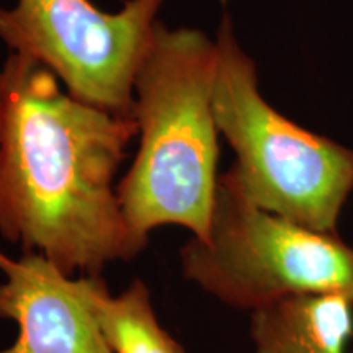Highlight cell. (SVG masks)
<instances>
[{
	"label": "cell",
	"mask_w": 353,
	"mask_h": 353,
	"mask_svg": "<svg viewBox=\"0 0 353 353\" xmlns=\"http://www.w3.org/2000/svg\"><path fill=\"white\" fill-rule=\"evenodd\" d=\"M0 234L72 276L130 262L148 239L113 187L134 118L83 103L51 69L10 52L2 68Z\"/></svg>",
	"instance_id": "obj_1"
},
{
	"label": "cell",
	"mask_w": 353,
	"mask_h": 353,
	"mask_svg": "<svg viewBox=\"0 0 353 353\" xmlns=\"http://www.w3.org/2000/svg\"><path fill=\"white\" fill-rule=\"evenodd\" d=\"M218 65L216 39L157 21L132 87L139 151L117 187L128 224L144 239L170 224L210 237L219 180Z\"/></svg>",
	"instance_id": "obj_2"
},
{
	"label": "cell",
	"mask_w": 353,
	"mask_h": 353,
	"mask_svg": "<svg viewBox=\"0 0 353 353\" xmlns=\"http://www.w3.org/2000/svg\"><path fill=\"white\" fill-rule=\"evenodd\" d=\"M216 43L214 120L237 156L226 174L259 208L312 231L339 234L353 192V151L304 130L263 99L255 63L237 43L228 13Z\"/></svg>",
	"instance_id": "obj_3"
},
{
	"label": "cell",
	"mask_w": 353,
	"mask_h": 353,
	"mask_svg": "<svg viewBox=\"0 0 353 353\" xmlns=\"http://www.w3.org/2000/svg\"><path fill=\"white\" fill-rule=\"evenodd\" d=\"M185 278L231 307L255 311L296 294L353 298V249L339 234L268 213L219 175L210 237L180 250Z\"/></svg>",
	"instance_id": "obj_4"
},
{
	"label": "cell",
	"mask_w": 353,
	"mask_h": 353,
	"mask_svg": "<svg viewBox=\"0 0 353 353\" xmlns=\"http://www.w3.org/2000/svg\"><path fill=\"white\" fill-rule=\"evenodd\" d=\"M164 0H128L108 13L90 0H17L0 6V39L46 65L83 103L132 118L134 77Z\"/></svg>",
	"instance_id": "obj_5"
},
{
	"label": "cell",
	"mask_w": 353,
	"mask_h": 353,
	"mask_svg": "<svg viewBox=\"0 0 353 353\" xmlns=\"http://www.w3.org/2000/svg\"><path fill=\"white\" fill-rule=\"evenodd\" d=\"M0 317L17 322L19 337L0 353H112L77 288L38 252L19 260L0 252Z\"/></svg>",
	"instance_id": "obj_6"
},
{
	"label": "cell",
	"mask_w": 353,
	"mask_h": 353,
	"mask_svg": "<svg viewBox=\"0 0 353 353\" xmlns=\"http://www.w3.org/2000/svg\"><path fill=\"white\" fill-rule=\"evenodd\" d=\"M353 298L343 293L296 294L252 311L255 353H347Z\"/></svg>",
	"instance_id": "obj_7"
},
{
	"label": "cell",
	"mask_w": 353,
	"mask_h": 353,
	"mask_svg": "<svg viewBox=\"0 0 353 353\" xmlns=\"http://www.w3.org/2000/svg\"><path fill=\"white\" fill-rule=\"evenodd\" d=\"M77 288L112 353H185L159 324L144 281L134 280L118 296H110L99 276L77 278Z\"/></svg>",
	"instance_id": "obj_8"
},
{
	"label": "cell",
	"mask_w": 353,
	"mask_h": 353,
	"mask_svg": "<svg viewBox=\"0 0 353 353\" xmlns=\"http://www.w3.org/2000/svg\"><path fill=\"white\" fill-rule=\"evenodd\" d=\"M0 134H2V70H0Z\"/></svg>",
	"instance_id": "obj_9"
},
{
	"label": "cell",
	"mask_w": 353,
	"mask_h": 353,
	"mask_svg": "<svg viewBox=\"0 0 353 353\" xmlns=\"http://www.w3.org/2000/svg\"><path fill=\"white\" fill-rule=\"evenodd\" d=\"M352 342H353V335H352ZM352 353H353V348H352Z\"/></svg>",
	"instance_id": "obj_10"
}]
</instances>
